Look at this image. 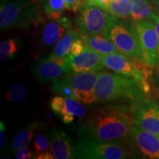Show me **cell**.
<instances>
[{"label":"cell","mask_w":159,"mask_h":159,"mask_svg":"<svg viewBox=\"0 0 159 159\" xmlns=\"http://www.w3.org/2000/svg\"><path fill=\"white\" fill-rule=\"evenodd\" d=\"M134 119L125 106H108L91 112L80 127V141L125 139L134 126Z\"/></svg>","instance_id":"obj_1"},{"label":"cell","mask_w":159,"mask_h":159,"mask_svg":"<svg viewBox=\"0 0 159 159\" xmlns=\"http://www.w3.org/2000/svg\"><path fill=\"white\" fill-rule=\"evenodd\" d=\"M95 102L127 99L136 107L144 99L145 93L139 82L132 77L116 72L101 71L94 86Z\"/></svg>","instance_id":"obj_2"},{"label":"cell","mask_w":159,"mask_h":159,"mask_svg":"<svg viewBox=\"0 0 159 159\" xmlns=\"http://www.w3.org/2000/svg\"><path fill=\"white\" fill-rule=\"evenodd\" d=\"M41 10L34 0H1L0 27L3 30L37 27L44 21Z\"/></svg>","instance_id":"obj_3"},{"label":"cell","mask_w":159,"mask_h":159,"mask_svg":"<svg viewBox=\"0 0 159 159\" xmlns=\"http://www.w3.org/2000/svg\"><path fill=\"white\" fill-rule=\"evenodd\" d=\"M99 74L100 71L69 74L54 81L52 90L60 96L91 104L96 100L94 90Z\"/></svg>","instance_id":"obj_4"},{"label":"cell","mask_w":159,"mask_h":159,"mask_svg":"<svg viewBox=\"0 0 159 159\" xmlns=\"http://www.w3.org/2000/svg\"><path fill=\"white\" fill-rule=\"evenodd\" d=\"M133 156L126 139L80 141L75 144V158L124 159Z\"/></svg>","instance_id":"obj_5"},{"label":"cell","mask_w":159,"mask_h":159,"mask_svg":"<svg viewBox=\"0 0 159 159\" xmlns=\"http://www.w3.org/2000/svg\"><path fill=\"white\" fill-rule=\"evenodd\" d=\"M141 61L148 66L156 68L158 61L159 39L156 27L150 19L132 21Z\"/></svg>","instance_id":"obj_6"},{"label":"cell","mask_w":159,"mask_h":159,"mask_svg":"<svg viewBox=\"0 0 159 159\" xmlns=\"http://www.w3.org/2000/svg\"><path fill=\"white\" fill-rule=\"evenodd\" d=\"M102 35L112 41L121 52L132 59L140 60L138 43L132 23L129 26L124 19L112 16Z\"/></svg>","instance_id":"obj_7"},{"label":"cell","mask_w":159,"mask_h":159,"mask_svg":"<svg viewBox=\"0 0 159 159\" xmlns=\"http://www.w3.org/2000/svg\"><path fill=\"white\" fill-rule=\"evenodd\" d=\"M111 19L106 10L85 3L77 13L75 26L85 35L102 34Z\"/></svg>","instance_id":"obj_8"},{"label":"cell","mask_w":159,"mask_h":159,"mask_svg":"<svg viewBox=\"0 0 159 159\" xmlns=\"http://www.w3.org/2000/svg\"><path fill=\"white\" fill-rule=\"evenodd\" d=\"M132 152L138 151L143 158L159 159V138L158 135L144 130L134 125L125 139Z\"/></svg>","instance_id":"obj_9"},{"label":"cell","mask_w":159,"mask_h":159,"mask_svg":"<svg viewBox=\"0 0 159 159\" xmlns=\"http://www.w3.org/2000/svg\"><path fill=\"white\" fill-rule=\"evenodd\" d=\"M66 74L99 71L105 68L102 61V54L85 45L82 53L77 55L69 54L63 63Z\"/></svg>","instance_id":"obj_10"},{"label":"cell","mask_w":159,"mask_h":159,"mask_svg":"<svg viewBox=\"0 0 159 159\" xmlns=\"http://www.w3.org/2000/svg\"><path fill=\"white\" fill-rule=\"evenodd\" d=\"M133 119L136 126L159 135V102L155 99H144L135 108Z\"/></svg>","instance_id":"obj_11"},{"label":"cell","mask_w":159,"mask_h":159,"mask_svg":"<svg viewBox=\"0 0 159 159\" xmlns=\"http://www.w3.org/2000/svg\"><path fill=\"white\" fill-rule=\"evenodd\" d=\"M41 25L38 44L42 50L54 46L67 31L72 29L71 21L65 16H61L56 20L49 19Z\"/></svg>","instance_id":"obj_12"},{"label":"cell","mask_w":159,"mask_h":159,"mask_svg":"<svg viewBox=\"0 0 159 159\" xmlns=\"http://www.w3.org/2000/svg\"><path fill=\"white\" fill-rule=\"evenodd\" d=\"M50 150L56 159L75 158L74 141L63 131L55 127L47 126Z\"/></svg>","instance_id":"obj_13"},{"label":"cell","mask_w":159,"mask_h":159,"mask_svg":"<svg viewBox=\"0 0 159 159\" xmlns=\"http://www.w3.org/2000/svg\"><path fill=\"white\" fill-rule=\"evenodd\" d=\"M32 74L39 82H54L66 74L63 65L52 61L48 57H43L32 68Z\"/></svg>","instance_id":"obj_14"},{"label":"cell","mask_w":159,"mask_h":159,"mask_svg":"<svg viewBox=\"0 0 159 159\" xmlns=\"http://www.w3.org/2000/svg\"><path fill=\"white\" fill-rule=\"evenodd\" d=\"M83 41L85 46L102 55L121 52L112 41L100 34L83 35Z\"/></svg>","instance_id":"obj_15"},{"label":"cell","mask_w":159,"mask_h":159,"mask_svg":"<svg viewBox=\"0 0 159 159\" xmlns=\"http://www.w3.org/2000/svg\"><path fill=\"white\" fill-rule=\"evenodd\" d=\"M83 34L76 30H69L66 33L57 41L54 49L49 56L66 57L70 54L71 47L75 40L83 38Z\"/></svg>","instance_id":"obj_16"},{"label":"cell","mask_w":159,"mask_h":159,"mask_svg":"<svg viewBox=\"0 0 159 159\" xmlns=\"http://www.w3.org/2000/svg\"><path fill=\"white\" fill-rule=\"evenodd\" d=\"M39 122H33L27 125L25 128L18 131L16 134L13 136V141H12L11 150L16 151L19 149L28 146L31 141L33 140L35 130L39 125Z\"/></svg>","instance_id":"obj_17"},{"label":"cell","mask_w":159,"mask_h":159,"mask_svg":"<svg viewBox=\"0 0 159 159\" xmlns=\"http://www.w3.org/2000/svg\"><path fill=\"white\" fill-rule=\"evenodd\" d=\"M130 7L132 21L150 19L154 12L150 0H130Z\"/></svg>","instance_id":"obj_18"},{"label":"cell","mask_w":159,"mask_h":159,"mask_svg":"<svg viewBox=\"0 0 159 159\" xmlns=\"http://www.w3.org/2000/svg\"><path fill=\"white\" fill-rule=\"evenodd\" d=\"M41 9L48 19L56 20L62 16L65 4L63 0H39Z\"/></svg>","instance_id":"obj_19"},{"label":"cell","mask_w":159,"mask_h":159,"mask_svg":"<svg viewBox=\"0 0 159 159\" xmlns=\"http://www.w3.org/2000/svg\"><path fill=\"white\" fill-rule=\"evenodd\" d=\"M65 102L66 116L62 119L65 124H70L75 119V116L79 118L85 116L86 111L82 102L69 97H65Z\"/></svg>","instance_id":"obj_20"},{"label":"cell","mask_w":159,"mask_h":159,"mask_svg":"<svg viewBox=\"0 0 159 159\" xmlns=\"http://www.w3.org/2000/svg\"><path fill=\"white\" fill-rule=\"evenodd\" d=\"M36 133L33 141V146L35 153L39 155L49 151V139L47 134V126L43 123H39L36 128ZM51 151V150H50Z\"/></svg>","instance_id":"obj_21"},{"label":"cell","mask_w":159,"mask_h":159,"mask_svg":"<svg viewBox=\"0 0 159 159\" xmlns=\"http://www.w3.org/2000/svg\"><path fill=\"white\" fill-rule=\"evenodd\" d=\"M106 11L111 16L116 19L126 20L130 18V2H124L119 0H110Z\"/></svg>","instance_id":"obj_22"},{"label":"cell","mask_w":159,"mask_h":159,"mask_svg":"<svg viewBox=\"0 0 159 159\" xmlns=\"http://www.w3.org/2000/svg\"><path fill=\"white\" fill-rule=\"evenodd\" d=\"M19 41L16 39L5 40L0 43V61L6 62L14 57L19 50Z\"/></svg>","instance_id":"obj_23"},{"label":"cell","mask_w":159,"mask_h":159,"mask_svg":"<svg viewBox=\"0 0 159 159\" xmlns=\"http://www.w3.org/2000/svg\"><path fill=\"white\" fill-rule=\"evenodd\" d=\"M27 96V89L25 85L19 83H16L11 87L9 91L5 93V97L9 102L14 103H21Z\"/></svg>","instance_id":"obj_24"},{"label":"cell","mask_w":159,"mask_h":159,"mask_svg":"<svg viewBox=\"0 0 159 159\" xmlns=\"http://www.w3.org/2000/svg\"><path fill=\"white\" fill-rule=\"evenodd\" d=\"M15 158L16 159H31L36 158V153L31 150L30 148H23L16 151L14 154Z\"/></svg>","instance_id":"obj_25"},{"label":"cell","mask_w":159,"mask_h":159,"mask_svg":"<svg viewBox=\"0 0 159 159\" xmlns=\"http://www.w3.org/2000/svg\"><path fill=\"white\" fill-rule=\"evenodd\" d=\"M85 49V44L83 43V38H80L75 40L71 47L70 54L72 55H77L82 53Z\"/></svg>","instance_id":"obj_26"},{"label":"cell","mask_w":159,"mask_h":159,"mask_svg":"<svg viewBox=\"0 0 159 159\" xmlns=\"http://www.w3.org/2000/svg\"><path fill=\"white\" fill-rule=\"evenodd\" d=\"M150 19L152 21L154 24L155 27H156L157 33L158 35V39H159V15L155 13L154 12L152 13L150 17ZM157 69H159V46H158V61H157V66H156Z\"/></svg>","instance_id":"obj_27"},{"label":"cell","mask_w":159,"mask_h":159,"mask_svg":"<svg viewBox=\"0 0 159 159\" xmlns=\"http://www.w3.org/2000/svg\"><path fill=\"white\" fill-rule=\"evenodd\" d=\"M109 2H110V0H88L86 3L89 5H95L102 9L107 10Z\"/></svg>","instance_id":"obj_28"},{"label":"cell","mask_w":159,"mask_h":159,"mask_svg":"<svg viewBox=\"0 0 159 159\" xmlns=\"http://www.w3.org/2000/svg\"><path fill=\"white\" fill-rule=\"evenodd\" d=\"M5 133L6 128L5 123H4L2 121H1V122H0V147H1V148H2L4 145H5Z\"/></svg>","instance_id":"obj_29"},{"label":"cell","mask_w":159,"mask_h":159,"mask_svg":"<svg viewBox=\"0 0 159 159\" xmlns=\"http://www.w3.org/2000/svg\"><path fill=\"white\" fill-rule=\"evenodd\" d=\"M36 158L38 159H53L55 158L54 156H53L52 153L50 151H48V152H42V153H40L36 156Z\"/></svg>","instance_id":"obj_30"},{"label":"cell","mask_w":159,"mask_h":159,"mask_svg":"<svg viewBox=\"0 0 159 159\" xmlns=\"http://www.w3.org/2000/svg\"><path fill=\"white\" fill-rule=\"evenodd\" d=\"M155 13L159 15V0H150Z\"/></svg>","instance_id":"obj_31"},{"label":"cell","mask_w":159,"mask_h":159,"mask_svg":"<svg viewBox=\"0 0 159 159\" xmlns=\"http://www.w3.org/2000/svg\"><path fill=\"white\" fill-rule=\"evenodd\" d=\"M154 75V78L155 80H156V83H159V69H158V71L155 72V74H152Z\"/></svg>","instance_id":"obj_32"},{"label":"cell","mask_w":159,"mask_h":159,"mask_svg":"<svg viewBox=\"0 0 159 159\" xmlns=\"http://www.w3.org/2000/svg\"><path fill=\"white\" fill-rule=\"evenodd\" d=\"M119 1L124 2H127V3H129V2H130V0H119Z\"/></svg>","instance_id":"obj_33"},{"label":"cell","mask_w":159,"mask_h":159,"mask_svg":"<svg viewBox=\"0 0 159 159\" xmlns=\"http://www.w3.org/2000/svg\"><path fill=\"white\" fill-rule=\"evenodd\" d=\"M157 85H158V91H157V93H158V96H159V83H156Z\"/></svg>","instance_id":"obj_34"},{"label":"cell","mask_w":159,"mask_h":159,"mask_svg":"<svg viewBox=\"0 0 159 159\" xmlns=\"http://www.w3.org/2000/svg\"><path fill=\"white\" fill-rule=\"evenodd\" d=\"M82 1H83V2H84V3H86V2H87V1H88V0H82Z\"/></svg>","instance_id":"obj_35"},{"label":"cell","mask_w":159,"mask_h":159,"mask_svg":"<svg viewBox=\"0 0 159 159\" xmlns=\"http://www.w3.org/2000/svg\"><path fill=\"white\" fill-rule=\"evenodd\" d=\"M158 138H159V135H158Z\"/></svg>","instance_id":"obj_36"}]
</instances>
